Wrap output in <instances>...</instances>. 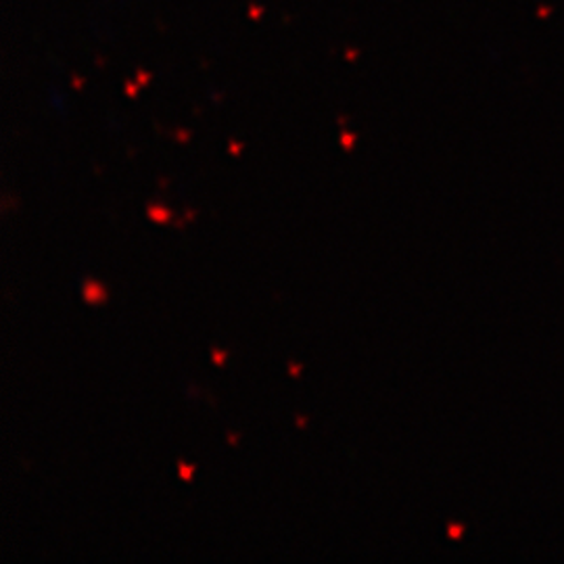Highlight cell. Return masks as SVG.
I'll return each instance as SVG.
<instances>
[{
    "mask_svg": "<svg viewBox=\"0 0 564 564\" xmlns=\"http://www.w3.org/2000/svg\"><path fill=\"white\" fill-rule=\"evenodd\" d=\"M300 370H302L300 366H295V364L291 366V375H293V377H297V375H300Z\"/></svg>",
    "mask_w": 564,
    "mask_h": 564,
    "instance_id": "5b68a950",
    "label": "cell"
},
{
    "mask_svg": "<svg viewBox=\"0 0 564 564\" xmlns=\"http://www.w3.org/2000/svg\"><path fill=\"white\" fill-rule=\"evenodd\" d=\"M82 295H84V302L90 303V305H101L107 302V289L102 286L101 282L93 281V279L84 281Z\"/></svg>",
    "mask_w": 564,
    "mask_h": 564,
    "instance_id": "6da1fadb",
    "label": "cell"
},
{
    "mask_svg": "<svg viewBox=\"0 0 564 564\" xmlns=\"http://www.w3.org/2000/svg\"><path fill=\"white\" fill-rule=\"evenodd\" d=\"M147 214H149V218H151L153 223L165 224L172 220V212H170L167 207H163V205H158V203L149 205V207H147Z\"/></svg>",
    "mask_w": 564,
    "mask_h": 564,
    "instance_id": "7a4b0ae2",
    "label": "cell"
},
{
    "mask_svg": "<svg viewBox=\"0 0 564 564\" xmlns=\"http://www.w3.org/2000/svg\"><path fill=\"white\" fill-rule=\"evenodd\" d=\"M212 358H214V364H218V366H224V362H226V354L220 351V349H214Z\"/></svg>",
    "mask_w": 564,
    "mask_h": 564,
    "instance_id": "277c9868",
    "label": "cell"
},
{
    "mask_svg": "<svg viewBox=\"0 0 564 564\" xmlns=\"http://www.w3.org/2000/svg\"><path fill=\"white\" fill-rule=\"evenodd\" d=\"M178 470H181V477L184 481H191L193 479V473H195V466L191 464L178 463Z\"/></svg>",
    "mask_w": 564,
    "mask_h": 564,
    "instance_id": "3957f363",
    "label": "cell"
}]
</instances>
